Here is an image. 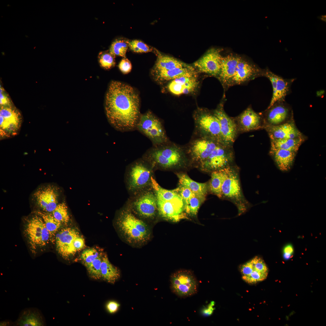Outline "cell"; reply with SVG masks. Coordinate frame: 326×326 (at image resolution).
<instances>
[{"mask_svg": "<svg viewBox=\"0 0 326 326\" xmlns=\"http://www.w3.org/2000/svg\"><path fill=\"white\" fill-rule=\"evenodd\" d=\"M105 110L109 121L116 129H132L139 118L138 96L131 86L113 81L106 94Z\"/></svg>", "mask_w": 326, "mask_h": 326, "instance_id": "cell-1", "label": "cell"}, {"mask_svg": "<svg viewBox=\"0 0 326 326\" xmlns=\"http://www.w3.org/2000/svg\"><path fill=\"white\" fill-rule=\"evenodd\" d=\"M145 155L147 161L153 168L166 169L185 166L188 156L185 146L170 142L154 146Z\"/></svg>", "mask_w": 326, "mask_h": 326, "instance_id": "cell-2", "label": "cell"}, {"mask_svg": "<svg viewBox=\"0 0 326 326\" xmlns=\"http://www.w3.org/2000/svg\"><path fill=\"white\" fill-rule=\"evenodd\" d=\"M116 223L120 232L130 243L140 245L146 242L151 236L148 225L136 217L131 209L122 211L119 214Z\"/></svg>", "mask_w": 326, "mask_h": 326, "instance_id": "cell-3", "label": "cell"}, {"mask_svg": "<svg viewBox=\"0 0 326 326\" xmlns=\"http://www.w3.org/2000/svg\"><path fill=\"white\" fill-rule=\"evenodd\" d=\"M193 117L195 136L226 145L222 139L219 121L213 112L205 108H198L194 111Z\"/></svg>", "mask_w": 326, "mask_h": 326, "instance_id": "cell-4", "label": "cell"}, {"mask_svg": "<svg viewBox=\"0 0 326 326\" xmlns=\"http://www.w3.org/2000/svg\"><path fill=\"white\" fill-rule=\"evenodd\" d=\"M239 169L232 166L230 172L224 180L222 187V197L231 201L237 207L239 215L245 213L250 207L241 187Z\"/></svg>", "mask_w": 326, "mask_h": 326, "instance_id": "cell-5", "label": "cell"}, {"mask_svg": "<svg viewBox=\"0 0 326 326\" xmlns=\"http://www.w3.org/2000/svg\"><path fill=\"white\" fill-rule=\"evenodd\" d=\"M24 233L33 253L46 246L51 239L43 219L38 215L28 219L24 228Z\"/></svg>", "mask_w": 326, "mask_h": 326, "instance_id": "cell-6", "label": "cell"}, {"mask_svg": "<svg viewBox=\"0 0 326 326\" xmlns=\"http://www.w3.org/2000/svg\"><path fill=\"white\" fill-rule=\"evenodd\" d=\"M153 167L149 164L143 161L136 162L132 165L129 170L127 177L128 189L137 194L152 186Z\"/></svg>", "mask_w": 326, "mask_h": 326, "instance_id": "cell-7", "label": "cell"}, {"mask_svg": "<svg viewBox=\"0 0 326 326\" xmlns=\"http://www.w3.org/2000/svg\"><path fill=\"white\" fill-rule=\"evenodd\" d=\"M136 127L149 138L154 146L169 142L162 123L150 111L140 117Z\"/></svg>", "mask_w": 326, "mask_h": 326, "instance_id": "cell-8", "label": "cell"}, {"mask_svg": "<svg viewBox=\"0 0 326 326\" xmlns=\"http://www.w3.org/2000/svg\"><path fill=\"white\" fill-rule=\"evenodd\" d=\"M232 147V145L219 144L198 166L203 171L211 173L232 165L234 158Z\"/></svg>", "mask_w": 326, "mask_h": 326, "instance_id": "cell-9", "label": "cell"}, {"mask_svg": "<svg viewBox=\"0 0 326 326\" xmlns=\"http://www.w3.org/2000/svg\"><path fill=\"white\" fill-rule=\"evenodd\" d=\"M170 281L172 292L179 297H189L198 291V281L190 270H181L176 271L171 275Z\"/></svg>", "mask_w": 326, "mask_h": 326, "instance_id": "cell-10", "label": "cell"}, {"mask_svg": "<svg viewBox=\"0 0 326 326\" xmlns=\"http://www.w3.org/2000/svg\"><path fill=\"white\" fill-rule=\"evenodd\" d=\"M157 201L158 213L164 219L174 222L189 219L180 195L169 200Z\"/></svg>", "mask_w": 326, "mask_h": 326, "instance_id": "cell-11", "label": "cell"}, {"mask_svg": "<svg viewBox=\"0 0 326 326\" xmlns=\"http://www.w3.org/2000/svg\"><path fill=\"white\" fill-rule=\"evenodd\" d=\"M220 144L210 139L195 136L185 147L188 156L198 166Z\"/></svg>", "mask_w": 326, "mask_h": 326, "instance_id": "cell-12", "label": "cell"}, {"mask_svg": "<svg viewBox=\"0 0 326 326\" xmlns=\"http://www.w3.org/2000/svg\"><path fill=\"white\" fill-rule=\"evenodd\" d=\"M130 208L141 217L154 219L158 213L157 199L154 192L148 190L140 193L133 200Z\"/></svg>", "mask_w": 326, "mask_h": 326, "instance_id": "cell-13", "label": "cell"}, {"mask_svg": "<svg viewBox=\"0 0 326 326\" xmlns=\"http://www.w3.org/2000/svg\"><path fill=\"white\" fill-rule=\"evenodd\" d=\"M21 120L20 113L11 107H0V133L2 138L17 134Z\"/></svg>", "mask_w": 326, "mask_h": 326, "instance_id": "cell-14", "label": "cell"}, {"mask_svg": "<svg viewBox=\"0 0 326 326\" xmlns=\"http://www.w3.org/2000/svg\"><path fill=\"white\" fill-rule=\"evenodd\" d=\"M240 271L242 279L249 284H255L264 280L268 272L264 260L257 256L242 265Z\"/></svg>", "mask_w": 326, "mask_h": 326, "instance_id": "cell-15", "label": "cell"}, {"mask_svg": "<svg viewBox=\"0 0 326 326\" xmlns=\"http://www.w3.org/2000/svg\"><path fill=\"white\" fill-rule=\"evenodd\" d=\"M264 125L278 126L293 120V111L285 101L277 102L267 108L262 116Z\"/></svg>", "mask_w": 326, "mask_h": 326, "instance_id": "cell-16", "label": "cell"}, {"mask_svg": "<svg viewBox=\"0 0 326 326\" xmlns=\"http://www.w3.org/2000/svg\"><path fill=\"white\" fill-rule=\"evenodd\" d=\"M220 49L212 48L193 63L194 66L201 73L218 77L220 72L222 57Z\"/></svg>", "mask_w": 326, "mask_h": 326, "instance_id": "cell-17", "label": "cell"}, {"mask_svg": "<svg viewBox=\"0 0 326 326\" xmlns=\"http://www.w3.org/2000/svg\"><path fill=\"white\" fill-rule=\"evenodd\" d=\"M80 236L77 230L69 227L61 229L56 234L55 240L56 249L63 259L69 260L76 254L73 243L75 240Z\"/></svg>", "mask_w": 326, "mask_h": 326, "instance_id": "cell-18", "label": "cell"}, {"mask_svg": "<svg viewBox=\"0 0 326 326\" xmlns=\"http://www.w3.org/2000/svg\"><path fill=\"white\" fill-rule=\"evenodd\" d=\"M59 195L58 188L48 184L37 189L33 196L37 205L43 212L52 213L59 204Z\"/></svg>", "mask_w": 326, "mask_h": 326, "instance_id": "cell-19", "label": "cell"}, {"mask_svg": "<svg viewBox=\"0 0 326 326\" xmlns=\"http://www.w3.org/2000/svg\"><path fill=\"white\" fill-rule=\"evenodd\" d=\"M213 112L219 121L221 134L224 143L227 145H232L238 133L234 120L229 117L225 112L222 102Z\"/></svg>", "mask_w": 326, "mask_h": 326, "instance_id": "cell-20", "label": "cell"}, {"mask_svg": "<svg viewBox=\"0 0 326 326\" xmlns=\"http://www.w3.org/2000/svg\"><path fill=\"white\" fill-rule=\"evenodd\" d=\"M264 76L270 80L273 88L272 96L268 108L276 102L285 101L286 97L290 92L291 86L295 79L284 78L267 69L265 70Z\"/></svg>", "mask_w": 326, "mask_h": 326, "instance_id": "cell-21", "label": "cell"}, {"mask_svg": "<svg viewBox=\"0 0 326 326\" xmlns=\"http://www.w3.org/2000/svg\"><path fill=\"white\" fill-rule=\"evenodd\" d=\"M265 72V70L261 69L241 57L228 87L240 84L257 77L264 76Z\"/></svg>", "mask_w": 326, "mask_h": 326, "instance_id": "cell-22", "label": "cell"}, {"mask_svg": "<svg viewBox=\"0 0 326 326\" xmlns=\"http://www.w3.org/2000/svg\"><path fill=\"white\" fill-rule=\"evenodd\" d=\"M235 121L238 132H247L264 128V125L262 116L250 107L244 110Z\"/></svg>", "mask_w": 326, "mask_h": 326, "instance_id": "cell-23", "label": "cell"}, {"mask_svg": "<svg viewBox=\"0 0 326 326\" xmlns=\"http://www.w3.org/2000/svg\"><path fill=\"white\" fill-rule=\"evenodd\" d=\"M270 139H293L304 136L296 127L294 120L278 126L264 125Z\"/></svg>", "mask_w": 326, "mask_h": 326, "instance_id": "cell-24", "label": "cell"}, {"mask_svg": "<svg viewBox=\"0 0 326 326\" xmlns=\"http://www.w3.org/2000/svg\"><path fill=\"white\" fill-rule=\"evenodd\" d=\"M46 325L43 313L38 308H25L22 310L17 319L14 322V326H44Z\"/></svg>", "mask_w": 326, "mask_h": 326, "instance_id": "cell-25", "label": "cell"}, {"mask_svg": "<svg viewBox=\"0 0 326 326\" xmlns=\"http://www.w3.org/2000/svg\"><path fill=\"white\" fill-rule=\"evenodd\" d=\"M199 84L197 75L181 77L172 80L168 88L169 91L176 95L190 93L194 91Z\"/></svg>", "mask_w": 326, "mask_h": 326, "instance_id": "cell-26", "label": "cell"}, {"mask_svg": "<svg viewBox=\"0 0 326 326\" xmlns=\"http://www.w3.org/2000/svg\"><path fill=\"white\" fill-rule=\"evenodd\" d=\"M241 57L229 55L222 57L220 72L218 77L224 86L228 84L234 76Z\"/></svg>", "mask_w": 326, "mask_h": 326, "instance_id": "cell-27", "label": "cell"}, {"mask_svg": "<svg viewBox=\"0 0 326 326\" xmlns=\"http://www.w3.org/2000/svg\"><path fill=\"white\" fill-rule=\"evenodd\" d=\"M296 153L280 149L270 148V155L279 169L283 171L289 170L293 165Z\"/></svg>", "mask_w": 326, "mask_h": 326, "instance_id": "cell-28", "label": "cell"}, {"mask_svg": "<svg viewBox=\"0 0 326 326\" xmlns=\"http://www.w3.org/2000/svg\"><path fill=\"white\" fill-rule=\"evenodd\" d=\"M156 80L159 82H164L181 77H191L197 75V72L191 66L152 72Z\"/></svg>", "mask_w": 326, "mask_h": 326, "instance_id": "cell-29", "label": "cell"}, {"mask_svg": "<svg viewBox=\"0 0 326 326\" xmlns=\"http://www.w3.org/2000/svg\"><path fill=\"white\" fill-rule=\"evenodd\" d=\"M232 165L211 172L209 188L210 191L219 198L222 197V187L223 183L231 171Z\"/></svg>", "mask_w": 326, "mask_h": 326, "instance_id": "cell-30", "label": "cell"}, {"mask_svg": "<svg viewBox=\"0 0 326 326\" xmlns=\"http://www.w3.org/2000/svg\"><path fill=\"white\" fill-rule=\"evenodd\" d=\"M191 66L172 57L158 53L156 63L152 73L170 70L177 68Z\"/></svg>", "mask_w": 326, "mask_h": 326, "instance_id": "cell-31", "label": "cell"}, {"mask_svg": "<svg viewBox=\"0 0 326 326\" xmlns=\"http://www.w3.org/2000/svg\"><path fill=\"white\" fill-rule=\"evenodd\" d=\"M177 176L180 186L187 187L194 194L206 198L208 189L207 184L197 182L191 179L186 174H178Z\"/></svg>", "mask_w": 326, "mask_h": 326, "instance_id": "cell-32", "label": "cell"}, {"mask_svg": "<svg viewBox=\"0 0 326 326\" xmlns=\"http://www.w3.org/2000/svg\"><path fill=\"white\" fill-rule=\"evenodd\" d=\"M101 271V279L111 284H114L120 276L119 270L110 263L106 254L102 256Z\"/></svg>", "mask_w": 326, "mask_h": 326, "instance_id": "cell-33", "label": "cell"}, {"mask_svg": "<svg viewBox=\"0 0 326 326\" xmlns=\"http://www.w3.org/2000/svg\"><path fill=\"white\" fill-rule=\"evenodd\" d=\"M271 148L280 149L297 153L305 140V137L283 139H270Z\"/></svg>", "mask_w": 326, "mask_h": 326, "instance_id": "cell-34", "label": "cell"}, {"mask_svg": "<svg viewBox=\"0 0 326 326\" xmlns=\"http://www.w3.org/2000/svg\"><path fill=\"white\" fill-rule=\"evenodd\" d=\"M152 187L157 200H168L180 195V187L173 190H168L163 188L157 183L152 177Z\"/></svg>", "mask_w": 326, "mask_h": 326, "instance_id": "cell-35", "label": "cell"}, {"mask_svg": "<svg viewBox=\"0 0 326 326\" xmlns=\"http://www.w3.org/2000/svg\"><path fill=\"white\" fill-rule=\"evenodd\" d=\"M37 214L43 219L51 238L59 229L62 224L55 218L51 213L39 211L37 212Z\"/></svg>", "mask_w": 326, "mask_h": 326, "instance_id": "cell-36", "label": "cell"}, {"mask_svg": "<svg viewBox=\"0 0 326 326\" xmlns=\"http://www.w3.org/2000/svg\"><path fill=\"white\" fill-rule=\"evenodd\" d=\"M205 199V197L193 193L188 202L185 204L187 215L193 217H196L201 204Z\"/></svg>", "mask_w": 326, "mask_h": 326, "instance_id": "cell-37", "label": "cell"}, {"mask_svg": "<svg viewBox=\"0 0 326 326\" xmlns=\"http://www.w3.org/2000/svg\"><path fill=\"white\" fill-rule=\"evenodd\" d=\"M129 41L123 39L115 40L110 46L109 52L114 56H118L126 57V53L129 47Z\"/></svg>", "mask_w": 326, "mask_h": 326, "instance_id": "cell-38", "label": "cell"}, {"mask_svg": "<svg viewBox=\"0 0 326 326\" xmlns=\"http://www.w3.org/2000/svg\"><path fill=\"white\" fill-rule=\"evenodd\" d=\"M51 213L55 218L62 224L66 225L69 221L70 217L68 207L64 202L59 203Z\"/></svg>", "mask_w": 326, "mask_h": 326, "instance_id": "cell-39", "label": "cell"}, {"mask_svg": "<svg viewBox=\"0 0 326 326\" xmlns=\"http://www.w3.org/2000/svg\"><path fill=\"white\" fill-rule=\"evenodd\" d=\"M103 254L101 253L98 257L86 267L89 276L93 279H101V266Z\"/></svg>", "mask_w": 326, "mask_h": 326, "instance_id": "cell-40", "label": "cell"}, {"mask_svg": "<svg viewBox=\"0 0 326 326\" xmlns=\"http://www.w3.org/2000/svg\"><path fill=\"white\" fill-rule=\"evenodd\" d=\"M101 253L95 248H92L84 250L80 257L82 264L86 267L99 256Z\"/></svg>", "mask_w": 326, "mask_h": 326, "instance_id": "cell-41", "label": "cell"}, {"mask_svg": "<svg viewBox=\"0 0 326 326\" xmlns=\"http://www.w3.org/2000/svg\"><path fill=\"white\" fill-rule=\"evenodd\" d=\"M115 56L109 52H101L98 56L99 63L103 68L108 69L115 65Z\"/></svg>", "mask_w": 326, "mask_h": 326, "instance_id": "cell-42", "label": "cell"}, {"mask_svg": "<svg viewBox=\"0 0 326 326\" xmlns=\"http://www.w3.org/2000/svg\"><path fill=\"white\" fill-rule=\"evenodd\" d=\"M129 47L133 52L138 53L148 52L152 51V49L149 46L143 41L137 40L129 41Z\"/></svg>", "mask_w": 326, "mask_h": 326, "instance_id": "cell-43", "label": "cell"}, {"mask_svg": "<svg viewBox=\"0 0 326 326\" xmlns=\"http://www.w3.org/2000/svg\"><path fill=\"white\" fill-rule=\"evenodd\" d=\"M118 67L121 72L124 74H127L130 72L132 68L131 62L128 59L125 58L121 60L119 64Z\"/></svg>", "mask_w": 326, "mask_h": 326, "instance_id": "cell-44", "label": "cell"}, {"mask_svg": "<svg viewBox=\"0 0 326 326\" xmlns=\"http://www.w3.org/2000/svg\"><path fill=\"white\" fill-rule=\"evenodd\" d=\"M179 187L180 194L185 204L188 202L194 193L187 187L181 186Z\"/></svg>", "mask_w": 326, "mask_h": 326, "instance_id": "cell-45", "label": "cell"}, {"mask_svg": "<svg viewBox=\"0 0 326 326\" xmlns=\"http://www.w3.org/2000/svg\"><path fill=\"white\" fill-rule=\"evenodd\" d=\"M85 245L84 239L80 235L77 237L74 241L73 247L76 253L83 249Z\"/></svg>", "mask_w": 326, "mask_h": 326, "instance_id": "cell-46", "label": "cell"}, {"mask_svg": "<svg viewBox=\"0 0 326 326\" xmlns=\"http://www.w3.org/2000/svg\"><path fill=\"white\" fill-rule=\"evenodd\" d=\"M120 305L117 302L114 301H109L106 304V308L110 313H113L118 310Z\"/></svg>", "mask_w": 326, "mask_h": 326, "instance_id": "cell-47", "label": "cell"}, {"mask_svg": "<svg viewBox=\"0 0 326 326\" xmlns=\"http://www.w3.org/2000/svg\"><path fill=\"white\" fill-rule=\"evenodd\" d=\"M215 304L214 302L212 301L206 307L203 308L201 311L202 315L205 316L212 315L215 309L214 307Z\"/></svg>", "mask_w": 326, "mask_h": 326, "instance_id": "cell-48", "label": "cell"}, {"mask_svg": "<svg viewBox=\"0 0 326 326\" xmlns=\"http://www.w3.org/2000/svg\"><path fill=\"white\" fill-rule=\"evenodd\" d=\"M0 107H11L10 101L4 91L0 93Z\"/></svg>", "mask_w": 326, "mask_h": 326, "instance_id": "cell-49", "label": "cell"}, {"mask_svg": "<svg viewBox=\"0 0 326 326\" xmlns=\"http://www.w3.org/2000/svg\"><path fill=\"white\" fill-rule=\"evenodd\" d=\"M293 252V248L292 246L290 245H286L284 248L283 252L285 254L291 255Z\"/></svg>", "mask_w": 326, "mask_h": 326, "instance_id": "cell-50", "label": "cell"}, {"mask_svg": "<svg viewBox=\"0 0 326 326\" xmlns=\"http://www.w3.org/2000/svg\"><path fill=\"white\" fill-rule=\"evenodd\" d=\"M0 326H14V322L10 320H5L0 322Z\"/></svg>", "mask_w": 326, "mask_h": 326, "instance_id": "cell-51", "label": "cell"}, {"mask_svg": "<svg viewBox=\"0 0 326 326\" xmlns=\"http://www.w3.org/2000/svg\"><path fill=\"white\" fill-rule=\"evenodd\" d=\"M319 18L320 20H321L322 21H324V22L325 21L326 22V15H321V16H319Z\"/></svg>", "mask_w": 326, "mask_h": 326, "instance_id": "cell-52", "label": "cell"}]
</instances>
